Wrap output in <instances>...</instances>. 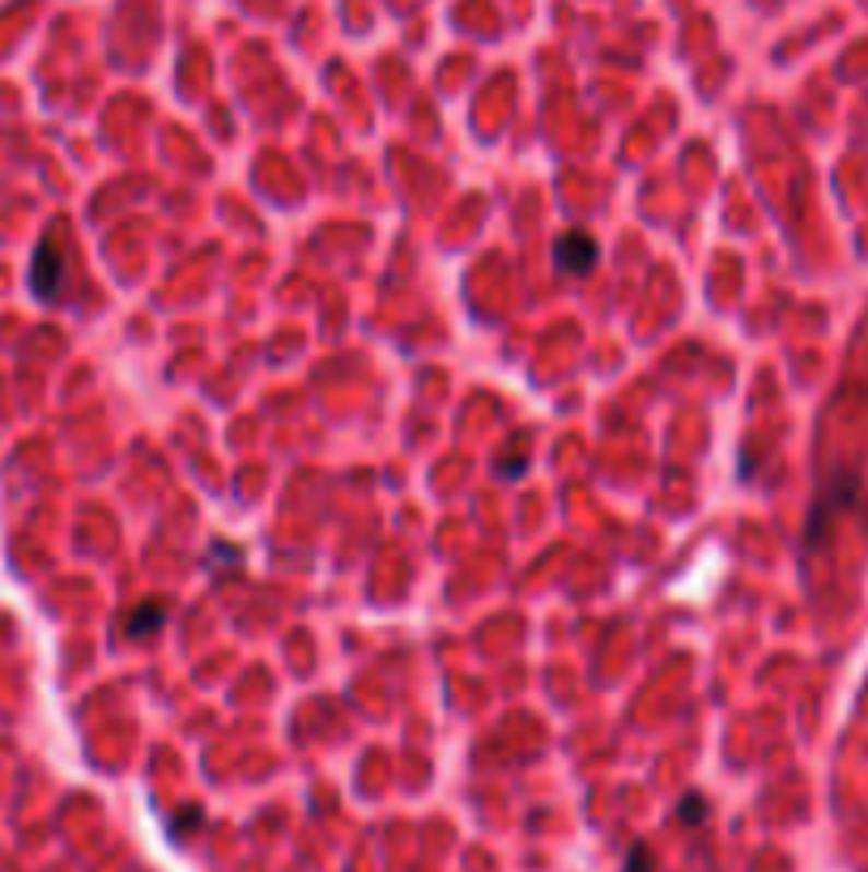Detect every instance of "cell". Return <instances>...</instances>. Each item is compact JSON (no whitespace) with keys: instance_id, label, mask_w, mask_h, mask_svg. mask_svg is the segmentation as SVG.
<instances>
[{"instance_id":"5","label":"cell","mask_w":868,"mask_h":872,"mask_svg":"<svg viewBox=\"0 0 868 872\" xmlns=\"http://www.w3.org/2000/svg\"><path fill=\"white\" fill-rule=\"evenodd\" d=\"M626 872H652V851H647V847H631Z\"/></svg>"},{"instance_id":"2","label":"cell","mask_w":868,"mask_h":872,"mask_svg":"<svg viewBox=\"0 0 868 872\" xmlns=\"http://www.w3.org/2000/svg\"><path fill=\"white\" fill-rule=\"evenodd\" d=\"M553 264H558L562 273L588 278V273L596 269L593 235H584V231H566V235H558V243H553Z\"/></svg>"},{"instance_id":"3","label":"cell","mask_w":868,"mask_h":872,"mask_svg":"<svg viewBox=\"0 0 868 872\" xmlns=\"http://www.w3.org/2000/svg\"><path fill=\"white\" fill-rule=\"evenodd\" d=\"M162 622H166V604L162 600H145V604H137V613L128 617V635H150V631H159Z\"/></svg>"},{"instance_id":"6","label":"cell","mask_w":868,"mask_h":872,"mask_svg":"<svg viewBox=\"0 0 868 872\" xmlns=\"http://www.w3.org/2000/svg\"><path fill=\"white\" fill-rule=\"evenodd\" d=\"M188 826H200V813H197V809H184V817L175 822V834H184Z\"/></svg>"},{"instance_id":"4","label":"cell","mask_w":868,"mask_h":872,"mask_svg":"<svg viewBox=\"0 0 868 872\" xmlns=\"http://www.w3.org/2000/svg\"><path fill=\"white\" fill-rule=\"evenodd\" d=\"M681 822H685V826H699V822H703V800H699V796H685V800H681Z\"/></svg>"},{"instance_id":"1","label":"cell","mask_w":868,"mask_h":872,"mask_svg":"<svg viewBox=\"0 0 868 872\" xmlns=\"http://www.w3.org/2000/svg\"><path fill=\"white\" fill-rule=\"evenodd\" d=\"M60 278H64V260H60V238L51 231V235H43V243L35 247V260H31V290H35V298L51 303L60 294Z\"/></svg>"}]
</instances>
